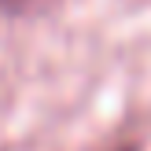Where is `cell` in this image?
<instances>
[{"mask_svg": "<svg viewBox=\"0 0 151 151\" xmlns=\"http://www.w3.org/2000/svg\"><path fill=\"white\" fill-rule=\"evenodd\" d=\"M0 4H7V7H19V4H22V0H0Z\"/></svg>", "mask_w": 151, "mask_h": 151, "instance_id": "1", "label": "cell"}, {"mask_svg": "<svg viewBox=\"0 0 151 151\" xmlns=\"http://www.w3.org/2000/svg\"><path fill=\"white\" fill-rule=\"evenodd\" d=\"M122 151H129V147H122Z\"/></svg>", "mask_w": 151, "mask_h": 151, "instance_id": "2", "label": "cell"}]
</instances>
